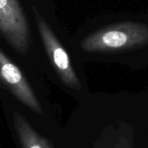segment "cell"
Wrapping results in <instances>:
<instances>
[{
	"label": "cell",
	"mask_w": 148,
	"mask_h": 148,
	"mask_svg": "<svg viewBox=\"0 0 148 148\" xmlns=\"http://www.w3.org/2000/svg\"><path fill=\"white\" fill-rule=\"evenodd\" d=\"M15 130L23 148H52L49 141L41 136L27 120L18 112L13 114Z\"/></svg>",
	"instance_id": "obj_5"
},
{
	"label": "cell",
	"mask_w": 148,
	"mask_h": 148,
	"mask_svg": "<svg viewBox=\"0 0 148 148\" xmlns=\"http://www.w3.org/2000/svg\"><path fill=\"white\" fill-rule=\"evenodd\" d=\"M148 43V26L144 23L126 22L104 27L87 37L81 46L89 53L126 51Z\"/></svg>",
	"instance_id": "obj_1"
},
{
	"label": "cell",
	"mask_w": 148,
	"mask_h": 148,
	"mask_svg": "<svg viewBox=\"0 0 148 148\" xmlns=\"http://www.w3.org/2000/svg\"><path fill=\"white\" fill-rule=\"evenodd\" d=\"M0 82L27 108L42 115V108L22 71L0 49Z\"/></svg>",
	"instance_id": "obj_4"
},
{
	"label": "cell",
	"mask_w": 148,
	"mask_h": 148,
	"mask_svg": "<svg viewBox=\"0 0 148 148\" xmlns=\"http://www.w3.org/2000/svg\"><path fill=\"white\" fill-rule=\"evenodd\" d=\"M32 11L44 49L60 79L68 87L76 90L81 89L80 81L71 64L69 54L42 14L34 6L32 7Z\"/></svg>",
	"instance_id": "obj_2"
},
{
	"label": "cell",
	"mask_w": 148,
	"mask_h": 148,
	"mask_svg": "<svg viewBox=\"0 0 148 148\" xmlns=\"http://www.w3.org/2000/svg\"><path fill=\"white\" fill-rule=\"evenodd\" d=\"M0 32L18 53H27L30 41L29 29L17 0H0Z\"/></svg>",
	"instance_id": "obj_3"
}]
</instances>
